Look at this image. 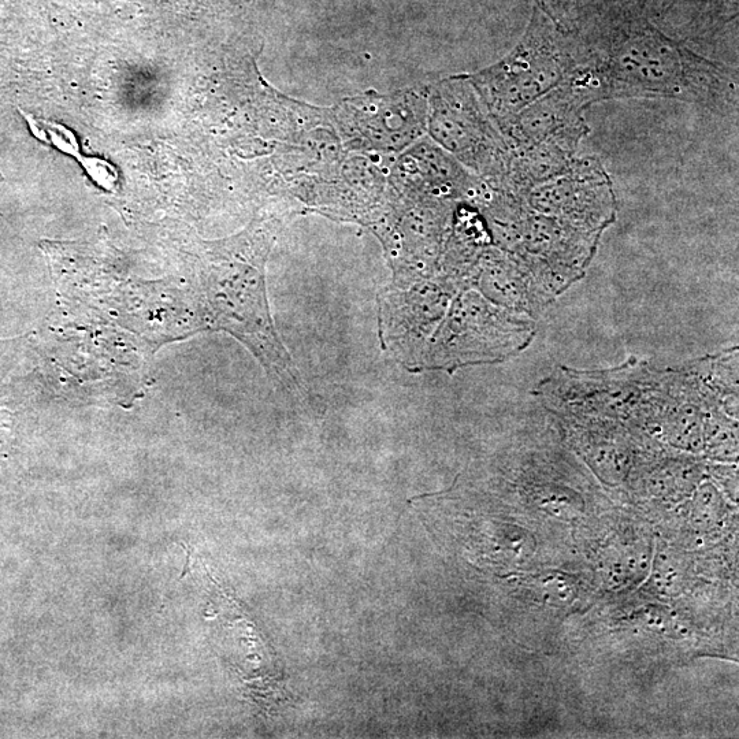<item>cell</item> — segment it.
Masks as SVG:
<instances>
[{
    "mask_svg": "<svg viewBox=\"0 0 739 739\" xmlns=\"http://www.w3.org/2000/svg\"><path fill=\"white\" fill-rule=\"evenodd\" d=\"M2 181H3V176L2 174H0V183H2Z\"/></svg>",
    "mask_w": 739,
    "mask_h": 739,
    "instance_id": "cell-6",
    "label": "cell"
},
{
    "mask_svg": "<svg viewBox=\"0 0 739 739\" xmlns=\"http://www.w3.org/2000/svg\"><path fill=\"white\" fill-rule=\"evenodd\" d=\"M578 68L567 84L586 106L608 99H674L737 110V73L655 28L635 24L597 42L574 39Z\"/></svg>",
    "mask_w": 739,
    "mask_h": 739,
    "instance_id": "cell-1",
    "label": "cell"
},
{
    "mask_svg": "<svg viewBox=\"0 0 739 739\" xmlns=\"http://www.w3.org/2000/svg\"><path fill=\"white\" fill-rule=\"evenodd\" d=\"M22 117L28 122L29 129L37 140L43 141L48 146H55L63 154H68L70 157L76 158V161L80 162V165L84 167L85 172L89 174V177L95 181L99 187L107 189V191H114L115 185L118 183V172L117 169L111 163L100 158H87L84 157L80 152L79 141H77L76 135L72 131H69L66 126L61 124H55V122H48L39 120V118L33 117L32 114L24 113L20 110Z\"/></svg>",
    "mask_w": 739,
    "mask_h": 739,
    "instance_id": "cell-4",
    "label": "cell"
},
{
    "mask_svg": "<svg viewBox=\"0 0 739 739\" xmlns=\"http://www.w3.org/2000/svg\"><path fill=\"white\" fill-rule=\"evenodd\" d=\"M577 68L573 37L538 17L512 54L479 76V85L497 124L503 125L566 83Z\"/></svg>",
    "mask_w": 739,
    "mask_h": 739,
    "instance_id": "cell-2",
    "label": "cell"
},
{
    "mask_svg": "<svg viewBox=\"0 0 739 739\" xmlns=\"http://www.w3.org/2000/svg\"><path fill=\"white\" fill-rule=\"evenodd\" d=\"M585 103L564 83L531 103L510 121L500 125L511 152L527 150L548 141L581 143L588 135Z\"/></svg>",
    "mask_w": 739,
    "mask_h": 739,
    "instance_id": "cell-3",
    "label": "cell"
},
{
    "mask_svg": "<svg viewBox=\"0 0 739 739\" xmlns=\"http://www.w3.org/2000/svg\"><path fill=\"white\" fill-rule=\"evenodd\" d=\"M538 503L545 511L557 518L574 519L583 510L581 497L563 488L545 489V492H541Z\"/></svg>",
    "mask_w": 739,
    "mask_h": 739,
    "instance_id": "cell-5",
    "label": "cell"
}]
</instances>
